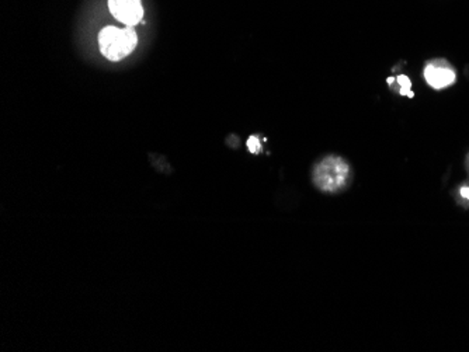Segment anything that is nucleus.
<instances>
[{"instance_id": "nucleus-5", "label": "nucleus", "mask_w": 469, "mask_h": 352, "mask_svg": "<svg viewBox=\"0 0 469 352\" xmlns=\"http://www.w3.org/2000/svg\"><path fill=\"white\" fill-rule=\"evenodd\" d=\"M398 83L400 84V93L406 95L409 97H413V93L410 92V87H412V83H410L407 76H399L398 77Z\"/></svg>"}, {"instance_id": "nucleus-6", "label": "nucleus", "mask_w": 469, "mask_h": 352, "mask_svg": "<svg viewBox=\"0 0 469 352\" xmlns=\"http://www.w3.org/2000/svg\"><path fill=\"white\" fill-rule=\"evenodd\" d=\"M248 146H249V151L252 153H258L260 152V143H258V139L256 136H252L248 140Z\"/></svg>"}, {"instance_id": "nucleus-7", "label": "nucleus", "mask_w": 469, "mask_h": 352, "mask_svg": "<svg viewBox=\"0 0 469 352\" xmlns=\"http://www.w3.org/2000/svg\"><path fill=\"white\" fill-rule=\"evenodd\" d=\"M461 195H462L464 198L469 199V187H464V188H461Z\"/></svg>"}, {"instance_id": "nucleus-2", "label": "nucleus", "mask_w": 469, "mask_h": 352, "mask_svg": "<svg viewBox=\"0 0 469 352\" xmlns=\"http://www.w3.org/2000/svg\"><path fill=\"white\" fill-rule=\"evenodd\" d=\"M348 179V166L340 158H328L322 160L313 171V183L326 192H335L344 187Z\"/></svg>"}, {"instance_id": "nucleus-1", "label": "nucleus", "mask_w": 469, "mask_h": 352, "mask_svg": "<svg viewBox=\"0 0 469 352\" xmlns=\"http://www.w3.org/2000/svg\"><path fill=\"white\" fill-rule=\"evenodd\" d=\"M138 36L132 25L119 28L107 25L99 33V47L101 53L111 62H119L134 52Z\"/></svg>"}, {"instance_id": "nucleus-4", "label": "nucleus", "mask_w": 469, "mask_h": 352, "mask_svg": "<svg viewBox=\"0 0 469 352\" xmlns=\"http://www.w3.org/2000/svg\"><path fill=\"white\" fill-rule=\"evenodd\" d=\"M424 79L433 89L440 90L455 81V73L447 66L427 65V68L424 69Z\"/></svg>"}, {"instance_id": "nucleus-3", "label": "nucleus", "mask_w": 469, "mask_h": 352, "mask_svg": "<svg viewBox=\"0 0 469 352\" xmlns=\"http://www.w3.org/2000/svg\"><path fill=\"white\" fill-rule=\"evenodd\" d=\"M108 9L117 20L132 27L143 17L141 0H108Z\"/></svg>"}]
</instances>
